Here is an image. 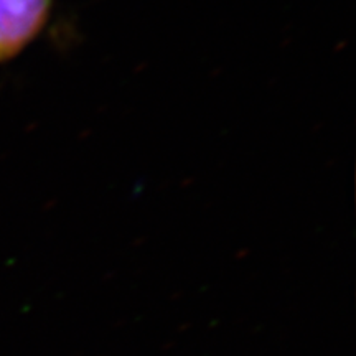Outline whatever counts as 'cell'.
I'll list each match as a JSON object with an SVG mask.
<instances>
[{
    "label": "cell",
    "instance_id": "cell-1",
    "mask_svg": "<svg viewBox=\"0 0 356 356\" xmlns=\"http://www.w3.org/2000/svg\"><path fill=\"white\" fill-rule=\"evenodd\" d=\"M53 0H0V63L12 60L38 37Z\"/></svg>",
    "mask_w": 356,
    "mask_h": 356
}]
</instances>
